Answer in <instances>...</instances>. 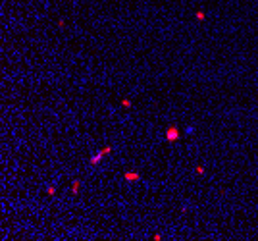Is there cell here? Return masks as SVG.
Instances as JSON below:
<instances>
[{
  "label": "cell",
  "mask_w": 258,
  "mask_h": 241,
  "mask_svg": "<svg viewBox=\"0 0 258 241\" xmlns=\"http://www.w3.org/2000/svg\"><path fill=\"white\" fill-rule=\"evenodd\" d=\"M179 139H181V129H179L177 126H170L166 129V141L168 143H175Z\"/></svg>",
  "instance_id": "cell-1"
},
{
  "label": "cell",
  "mask_w": 258,
  "mask_h": 241,
  "mask_svg": "<svg viewBox=\"0 0 258 241\" xmlns=\"http://www.w3.org/2000/svg\"><path fill=\"white\" fill-rule=\"evenodd\" d=\"M123 178H125V181H139V179H141L139 172H125Z\"/></svg>",
  "instance_id": "cell-2"
},
{
  "label": "cell",
  "mask_w": 258,
  "mask_h": 241,
  "mask_svg": "<svg viewBox=\"0 0 258 241\" xmlns=\"http://www.w3.org/2000/svg\"><path fill=\"white\" fill-rule=\"evenodd\" d=\"M102 158H104V155H102V152L98 151L95 156H91V158H89V164H91V166H96V164H98V162H100V160H102Z\"/></svg>",
  "instance_id": "cell-3"
},
{
  "label": "cell",
  "mask_w": 258,
  "mask_h": 241,
  "mask_svg": "<svg viewBox=\"0 0 258 241\" xmlns=\"http://www.w3.org/2000/svg\"><path fill=\"white\" fill-rule=\"evenodd\" d=\"M79 187H81V181H79V179H75V181H73V185H71V191H73V195H75V193H79Z\"/></svg>",
  "instance_id": "cell-4"
},
{
  "label": "cell",
  "mask_w": 258,
  "mask_h": 241,
  "mask_svg": "<svg viewBox=\"0 0 258 241\" xmlns=\"http://www.w3.org/2000/svg\"><path fill=\"white\" fill-rule=\"evenodd\" d=\"M195 18H197V19H198V21H204V19H206V14H204V12H202V10H198V12H197V14H195Z\"/></svg>",
  "instance_id": "cell-5"
},
{
  "label": "cell",
  "mask_w": 258,
  "mask_h": 241,
  "mask_svg": "<svg viewBox=\"0 0 258 241\" xmlns=\"http://www.w3.org/2000/svg\"><path fill=\"white\" fill-rule=\"evenodd\" d=\"M131 104H133V102L129 100V98H123V100H121V106H123V108H131Z\"/></svg>",
  "instance_id": "cell-6"
},
{
  "label": "cell",
  "mask_w": 258,
  "mask_h": 241,
  "mask_svg": "<svg viewBox=\"0 0 258 241\" xmlns=\"http://www.w3.org/2000/svg\"><path fill=\"white\" fill-rule=\"evenodd\" d=\"M54 193H56V189H54L52 185H50V187H46V195H48V197H52Z\"/></svg>",
  "instance_id": "cell-7"
},
{
  "label": "cell",
  "mask_w": 258,
  "mask_h": 241,
  "mask_svg": "<svg viewBox=\"0 0 258 241\" xmlns=\"http://www.w3.org/2000/svg\"><path fill=\"white\" fill-rule=\"evenodd\" d=\"M152 239H154V241H162V239H164V237H162V235H160V233H154V235H152Z\"/></svg>",
  "instance_id": "cell-8"
},
{
  "label": "cell",
  "mask_w": 258,
  "mask_h": 241,
  "mask_svg": "<svg viewBox=\"0 0 258 241\" xmlns=\"http://www.w3.org/2000/svg\"><path fill=\"white\" fill-rule=\"evenodd\" d=\"M197 174H198V176H202V174H204V168H202V166H197Z\"/></svg>",
  "instance_id": "cell-9"
}]
</instances>
